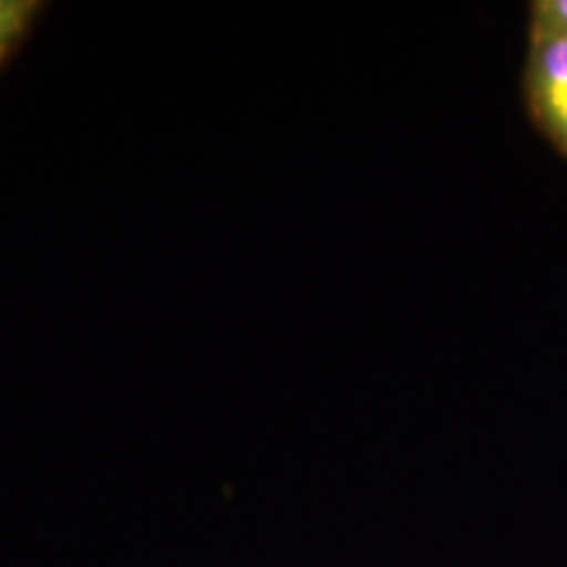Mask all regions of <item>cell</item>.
<instances>
[{
    "instance_id": "1",
    "label": "cell",
    "mask_w": 567,
    "mask_h": 567,
    "mask_svg": "<svg viewBox=\"0 0 567 567\" xmlns=\"http://www.w3.org/2000/svg\"><path fill=\"white\" fill-rule=\"evenodd\" d=\"M523 90L538 132L567 158V40H530Z\"/></svg>"
},
{
    "instance_id": "2",
    "label": "cell",
    "mask_w": 567,
    "mask_h": 567,
    "mask_svg": "<svg viewBox=\"0 0 567 567\" xmlns=\"http://www.w3.org/2000/svg\"><path fill=\"white\" fill-rule=\"evenodd\" d=\"M45 11L42 0H0V69L30 40Z\"/></svg>"
},
{
    "instance_id": "3",
    "label": "cell",
    "mask_w": 567,
    "mask_h": 567,
    "mask_svg": "<svg viewBox=\"0 0 567 567\" xmlns=\"http://www.w3.org/2000/svg\"><path fill=\"white\" fill-rule=\"evenodd\" d=\"M530 40H567V0H536L530 6Z\"/></svg>"
}]
</instances>
